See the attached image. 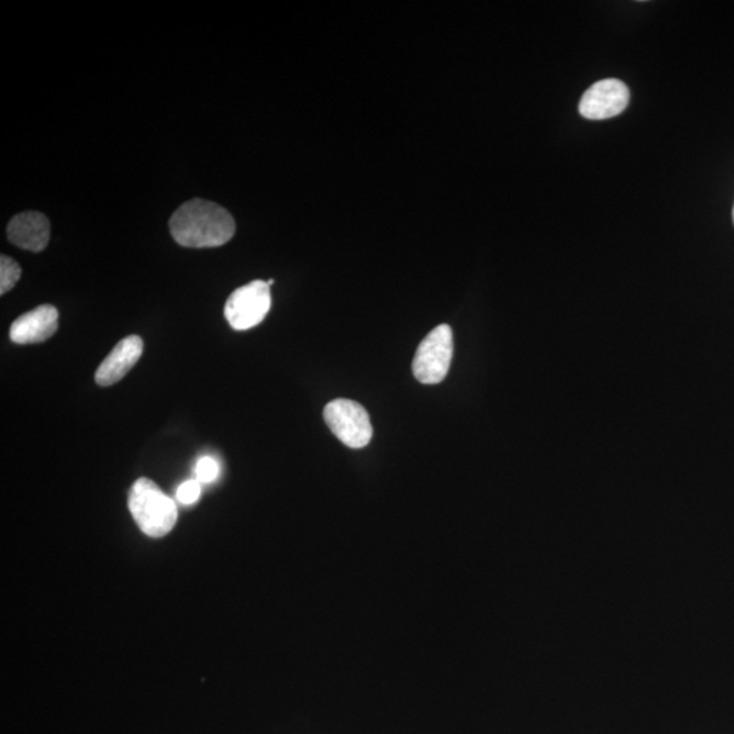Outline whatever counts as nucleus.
<instances>
[{
  "label": "nucleus",
  "mask_w": 734,
  "mask_h": 734,
  "mask_svg": "<svg viewBox=\"0 0 734 734\" xmlns=\"http://www.w3.org/2000/svg\"><path fill=\"white\" fill-rule=\"evenodd\" d=\"M271 309V286L254 280L232 292L225 315L233 330L246 331L259 325Z\"/></svg>",
  "instance_id": "39448f33"
},
{
  "label": "nucleus",
  "mask_w": 734,
  "mask_h": 734,
  "mask_svg": "<svg viewBox=\"0 0 734 734\" xmlns=\"http://www.w3.org/2000/svg\"><path fill=\"white\" fill-rule=\"evenodd\" d=\"M143 354V341L140 336L131 335L119 342L102 360L96 371V382L100 387H111L122 380L134 367Z\"/></svg>",
  "instance_id": "6e6552de"
},
{
  "label": "nucleus",
  "mask_w": 734,
  "mask_h": 734,
  "mask_svg": "<svg viewBox=\"0 0 734 734\" xmlns=\"http://www.w3.org/2000/svg\"><path fill=\"white\" fill-rule=\"evenodd\" d=\"M21 278L20 264L9 256L0 257V294L4 296L14 288Z\"/></svg>",
  "instance_id": "9d476101"
},
{
  "label": "nucleus",
  "mask_w": 734,
  "mask_h": 734,
  "mask_svg": "<svg viewBox=\"0 0 734 734\" xmlns=\"http://www.w3.org/2000/svg\"><path fill=\"white\" fill-rule=\"evenodd\" d=\"M630 102V90L619 79H603L585 91L579 101V113L589 120H605L618 116Z\"/></svg>",
  "instance_id": "423d86ee"
},
{
  "label": "nucleus",
  "mask_w": 734,
  "mask_h": 734,
  "mask_svg": "<svg viewBox=\"0 0 734 734\" xmlns=\"http://www.w3.org/2000/svg\"><path fill=\"white\" fill-rule=\"evenodd\" d=\"M453 358V332L443 324L424 337L416 349L412 371L418 381L426 386L443 382L449 372Z\"/></svg>",
  "instance_id": "7ed1b4c3"
},
{
  "label": "nucleus",
  "mask_w": 734,
  "mask_h": 734,
  "mask_svg": "<svg viewBox=\"0 0 734 734\" xmlns=\"http://www.w3.org/2000/svg\"><path fill=\"white\" fill-rule=\"evenodd\" d=\"M51 225L42 212H22L10 221L8 237L10 243L21 249L42 252L47 248L51 237Z\"/></svg>",
  "instance_id": "1a4fd4ad"
},
{
  "label": "nucleus",
  "mask_w": 734,
  "mask_h": 734,
  "mask_svg": "<svg viewBox=\"0 0 734 734\" xmlns=\"http://www.w3.org/2000/svg\"><path fill=\"white\" fill-rule=\"evenodd\" d=\"M59 326V312L53 305H42L22 314L10 329V340L15 344H33L48 341Z\"/></svg>",
  "instance_id": "0eeeda50"
},
{
  "label": "nucleus",
  "mask_w": 734,
  "mask_h": 734,
  "mask_svg": "<svg viewBox=\"0 0 734 734\" xmlns=\"http://www.w3.org/2000/svg\"><path fill=\"white\" fill-rule=\"evenodd\" d=\"M200 494H202V485L197 479L186 481L177 490V499H179L180 503L186 504V507L197 502Z\"/></svg>",
  "instance_id": "f8f14e48"
},
{
  "label": "nucleus",
  "mask_w": 734,
  "mask_h": 734,
  "mask_svg": "<svg viewBox=\"0 0 734 734\" xmlns=\"http://www.w3.org/2000/svg\"><path fill=\"white\" fill-rule=\"evenodd\" d=\"M171 236L186 248H216L236 233L231 212L216 203L192 199L180 205L169 221Z\"/></svg>",
  "instance_id": "f257e3e1"
},
{
  "label": "nucleus",
  "mask_w": 734,
  "mask_h": 734,
  "mask_svg": "<svg viewBox=\"0 0 734 734\" xmlns=\"http://www.w3.org/2000/svg\"><path fill=\"white\" fill-rule=\"evenodd\" d=\"M324 420L331 432L353 449L369 445L372 427L369 414L363 405L348 399H337L326 404Z\"/></svg>",
  "instance_id": "20e7f679"
},
{
  "label": "nucleus",
  "mask_w": 734,
  "mask_h": 734,
  "mask_svg": "<svg viewBox=\"0 0 734 734\" xmlns=\"http://www.w3.org/2000/svg\"><path fill=\"white\" fill-rule=\"evenodd\" d=\"M129 509L141 531L153 538L168 535L179 515L174 499L164 494L163 490L147 478L137 479L132 485Z\"/></svg>",
  "instance_id": "f03ea898"
},
{
  "label": "nucleus",
  "mask_w": 734,
  "mask_h": 734,
  "mask_svg": "<svg viewBox=\"0 0 734 734\" xmlns=\"http://www.w3.org/2000/svg\"><path fill=\"white\" fill-rule=\"evenodd\" d=\"M733 222H734V208H733Z\"/></svg>",
  "instance_id": "ddd939ff"
},
{
  "label": "nucleus",
  "mask_w": 734,
  "mask_h": 734,
  "mask_svg": "<svg viewBox=\"0 0 734 734\" xmlns=\"http://www.w3.org/2000/svg\"><path fill=\"white\" fill-rule=\"evenodd\" d=\"M220 475V466L212 457L200 458L197 466V480L200 485H209Z\"/></svg>",
  "instance_id": "9b49d317"
}]
</instances>
